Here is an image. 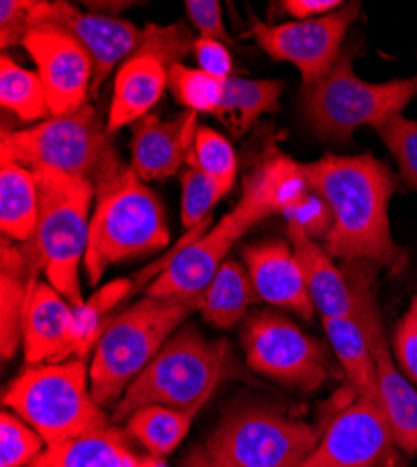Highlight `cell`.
<instances>
[{
    "instance_id": "obj_4",
    "label": "cell",
    "mask_w": 417,
    "mask_h": 467,
    "mask_svg": "<svg viewBox=\"0 0 417 467\" xmlns=\"http://www.w3.org/2000/svg\"><path fill=\"white\" fill-rule=\"evenodd\" d=\"M193 310H199V299L183 301L146 294L117 315L98 340L89 367L92 395L103 410L119 404L126 389Z\"/></svg>"
},
{
    "instance_id": "obj_9",
    "label": "cell",
    "mask_w": 417,
    "mask_h": 467,
    "mask_svg": "<svg viewBox=\"0 0 417 467\" xmlns=\"http://www.w3.org/2000/svg\"><path fill=\"white\" fill-rule=\"evenodd\" d=\"M40 191V223L34 244L44 262L49 285L71 306L85 303L79 267L85 264L96 187L83 180L53 171H34Z\"/></svg>"
},
{
    "instance_id": "obj_28",
    "label": "cell",
    "mask_w": 417,
    "mask_h": 467,
    "mask_svg": "<svg viewBox=\"0 0 417 467\" xmlns=\"http://www.w3.org/2000/svg\"><path fill=\"white\" fill-rule=\"evenodd\" d=\"M204 406L176 410L169 406H144L126 422L128 432L141 441L151 456H169L187 436L197 413Z\"/></svg>"
},
{
    "instance_id": "obj_19",
    "label": "cell",
    "mask_w": 417,
    "mask_h": 467,
    "mask_svg": "<svg viewBox=\"0 0 417 467\" xmlns=\"http://www.w3.org/2000/svg\"><path fill=\"white\" fill-rule=\"evenodd\" d=\"M197 112L185 110L172 120L148 114L131 126V169L142 182L174 176L187 167L199 130Z\"/></svg>"
},
{
    "instance_id": "obj_24",
    "label": "cell",
    "mask_w": 417,
    "mask_h": 467,
    "mask_svg": "<svg viewBox=\"0 0 417 467\" xmlns=\"http://www.w3.org/2000/svg\"><path fill=\"white\" fill-rule=\"evenodd\" d=\"M115 426L47 447L30 467H141Z\"/></svg>"
},
{
    "instance_id": "obj_7",
    "label": "cell",
    "mask_w": 417,
    "mask_h": 467,
    "mask_svg": "<svg viewBox=\"0 0 417 467\" xmlns=\"http://www.w3.org/2000/svg\"><path fill=\"white\" fill-rule=\"evenodd\" d=\"M229 342L208 340L195 327L169 338L160 354L126 389L110 422L128 420L144 406L189 410L206 406L229 367Z\"/></svg>"
},
{
    "instance_id": "obj_16",
    "label": "cell",
    "mask_w": 417,
    "mask_h": 467,
    "mask_svg": "<svg viewBox=\"0 0 417 467\" xmlns=\"http://www.w3.org/2000/svg\"><path fill=\"white\" fill-rule=\"evenodd\" d=\"M391 445L384 408L356 397L328 422L315 449L297 467H374Z\"/></svg>"
},
{
    "instance_id": "obj_40",
    "label": "cell",
    "mask_w": 417,
    "mask_h": 467,
    "mask_svg": "<svg viewBox=\"0 0 417 467\" xmlns=\"http://www.w3.org/2000/svg\"><path fill=\"white\" fill-rule=\"evenodd\" d=\"M193 55L197 58L199 69L221 77V79H229L233 73V57L229 47L217 40H210V37H197Z\"/></svg>"
},
{
    "instance_id": "obj_1",
    "label": "cell",
    "mask_w": 417,
    "mask_h": 467,
    "mask_svg": "<svg viewBox=\"0 0 417 467\" xmlns=\"http://www.w3.org/2000/svg\"><path fill=\"white\" fill-rule=\"evenodd\" d=\"M309 189L301 163L283 151H268L260 165L244 180L238 204L208 232L203 234V228L210 224V219L193 230H187L176 249L169 253L171 262L151 281L146 294L183 301L199 299L224 264L233 245L264 219L283 215Z\"/></svg>"
},
{
    "instance_id": "obj_27",
    "label": "cell",
    "mask_w": 417,
    "mask_h": 467,
    "mask_svg": "<svg viewBox=\"0 0 417 467\" xmlns=\"http://www.w3.org/2000/svg\"><path fill=\"white\" fill-rule=\"evenodd\" d=\"M253 301H256V294L247 269L240 262L226 258L199 297V313L208 324L229 329L247 315Z\"/></svg>"
},
{
    "instance_id": "obj_42",
    "label": "cell",
    "mask_w": 417,
    "mask_h": 467,
    "mask_svg": "<svg viewBox=\"0 0 417 467\" xmlns=\"http://www.w3.org/2000/svg\"><path fill=\"white\" fill-rule=\"evenodd\" d=\"M141 467H167L162 458L158 456H150V458H142V465Z\"/></svg>"
},
{
    "instance_id": "obj_34",
    "label": "cell",
    "mask_w": 417,
    "mask_h": 467,
    "mask_svg": "<svg viewBox=\"0 0 417 467\" xmlns=\"http://www.w3.org/2000/svg\"><path fill=\"white\" fill-rule=\"evenodd\" d=\"M182 180V224L185 230H193L210 219L217 201L224 197V191L195 167H185L180 172Z\"/></svg>"
},
{
    "instance_id": "obj_3",
    "label": "cell",
    "mask_w": 417,
    "mask_h": 467,
    "mask_svg": "<svg viewBox=\"0 0 417 467\" xmlns=\"http://www.w3.org/2000/svg\"><path fill=\"white\" fill-rule=\"evenodd\" d=\"M110 137L96 109L87 103L78 112L51 116L25 130L5 128L0 153L3 160L23 163L32 171L83 178L99 189L130 169Z\"/></svg>"
},
{
    "instance_id": "obj_15",
    "label": "cell",
    "mask_w": 417,
    "mask_h": 467,
    "mask_svg": "<svg viewBox=\"0 0 417 467\" xmlns=\"http://www.w3.org/2000/svg\"><path fill=\"white\" fill-rule=\"evenodd\" d=\"M47 94L51 116L78 112L89 103L94 64L85 46L53 23L36 25L23 40Z\"/></svg>"
},
{
    "instance_id": "obj_20",
    "label": "cell",
    "mask_w": 417,
    "mask_h": 467,
    "mask_svg": "<svg viewBox=\"0 0 417 467\" xmlns=\"http://www.w3.org/2000/svg\"><path fill=\"white\" fill-rule=\"evenodd\" d=\"M23 346L28 365L62 363L78 349L75 306L49 283L37 281L23 322Z\"/></svg>"
},
{
    "instance_id": "obj_29",
    "label": "cell",
    "mask_w": 417,
    "mask_h": 467,
    "mask_svg": "<svg viewBox=\"0 0 417 467\" xmlns=\"http://www.w3.org/2000/svg\"><path fill=\"white\" fill-rule=\"evenodd\" d=\"M0 103L14 112L23 124L44 122L51 116L42 79L36 71L21 67L12 57L0 58Z\"/></svg>"
},
{
    "instance_id": "obj_12",
    "label": "cell",
    "mask_w": 417,
    "mask_h": 467,
    "mask_svg": "<svg viewBox=\"0 0 417 467\" xmlns=\"http://www.w3.org/2000/svg\"><path fill=\"white\" fill-rule=\"evenodd\" d=\"M361 3H347L339 10L308 21L264 23L253 12L247 19V34L258 47L277 62L297 67L303 87L318 83L343 53L345 36L358 19Z\"/></svg>"
},
{
    "instance_id": "obj_22",
    "label": "cell",
    "mask_w": 417,
    "mask_h": 467,
    "mask_svg": "<svg viewBox=\"0 0 417 467\" xmlns=\"http://www.w3.org/2000/svg\"><path fill=\"white\" fill-rule=\"evenodd\" d=\"M288 242L306 274L308 288L315 308L322 318H352L356 315V299L350 281L345 277L328 251L317 240L287 226Z\"/></svg>"
},
{
    "instance_id": "obj_11",
    "label": "cell",
    "mask_w": 417,
    "mask_h": 467,
    "mask_svg": "<svg viewBox=\"0 0 417 467\" xmlns=\"http://www.w3.org/2000/svg\"><path fill=\"white\" fill-rule=\"evenodd\" d=\"M142 32V46L119 67L115 77L105 124L110 135L131 128L150 114L169 87L171 67L195 49L197 37L185 23L167 26L150 23Z\"/></svg>"
},
{
    "instance_id": "obj_31",
    "label": "cell",
    "mask_w": 417,
    "mask_h": 467,
    "mask_svg": "<svg viewBox=\"0 0 417 467\" xmlns=\"http://www.w3.org/2000/svg\"><path fill=\"white\" fill-rule=\"evenodd\" d=\"M169 88L174 99L187 110L197 114H215L224 96L226 79L178 62L169 71Z\"/></svg>"
},
{
    "instance_id": "obj_33",
    "label": "cell",
    "mask_w": 417,
    "mask_h": 467,
    "mask_svg": "<svg viewBox=\"0 0 417 467\" xmlns=\"http://www.w3.org/2000/svg\"><path fill=\"white\" fill-rule=\"evenodd\" d=\"M47 449L42 436L14 411L0 415V467H30Z\"/></svg>"
},
{
    "instance_id": "obj_26",
    "label": "cell",
    "mask_w": 417,
    "mask_h": 467,
    "mask_svg": "<svg viewBox=\"0 0 417 467\" xmlns=\"http://www.w3.org/2000/svg\"><path fill=\"white\" fill-rule=\"evenodd\" d=\"M285 83L279 79H242L229 77L215 119L235 137L247 133L260 116L276 112Z\"/></svg>"
},
{
    "instance_id": "obj_10",
    "label": "cell",
    "mask_w": 417,
    "mask_h": 467,
    "mask_svg": "<svg viewBox=\"0 0 417 467\" xmlns=\"http://www.w3.org/2000/svg\"><path fill=\"white\" fill-rule=\"evenodd\" d=\"M318 428L268 406L226 415L185 460L187 467H297L318 443Z\"/></svg>"
},
{
    "instance_id": "obj_5",
    "label": "cell",
    "mask_w": 417,
    "mask_h": 467,
    "mask_svg": "<svg viewBox=\"0 0 417 467\" xmlns=\"http://www.w3.org/2000/svg\"><path fill=\"white\" fill-rule=\"evenodd\" d=\"M169 240L162 201L130 167L96 189L85 256L90 285H98L110 265L165 249Z\"/></svg>"
},
{
    "instance_id": "obj_23",
    "label": "cell",
    "mask_w": 417,
    "mask_h": 467,
    "mask_svg": "<svg viewBox=\"0 0 417 467\" xmlns=\"http://www.w3.org/2000/svg\"><path fill=\"white\" fill-rule=\"evenodd\" d=\"M40 223V191L36 174L23 163L0 158V228L3 236L26 244Z\"/></svg>"
},
{
    "instance_id": "obj_32",
    "label": "cell",
    "mask_w": 417,
    "mask_h": 467,
    "mask_svg": "<svg viewBox=\"0 0 417 467\" xmlns=\"http://www.w3.org/2000/svg\"><path fill=\"white\" fill-rule=\"evenodd\" d=\"M187 165L203 171L217 185L229 192L238 174V160L233 144L212 128L199 126L192 151L187 155Z\"/></svg>"
},
{
    "instance_id": "obj_13",
    "label": "cell",
    "mask_w": 417,
    "mask_h": 467,
    "mask_svg": "<svg viewBox=\"0 0 417 467\" xmlns=\"http://www.w3.org/2000/svg\"><path fill=\"white\" fill-rule=\"evenodd\" d=\"M247 365L303 393H315L329 379L322 346L292 320L274 313L255 315L244 331Z\"/></svg>"
},
{
    "instance_id": "obj_37",
    "label": "cell",
    "mask_w": 417,
    "mask_h": 467,
    "mask_svg": "<svg viewBox=\"0 0 417 467\" xmlns=\"http://www.w3.org/2000/svg\"><path fill=\"white\" fill-rule=\"evenodd\" d=\"M40 0H3L0 3V47L23 46L25 36L36 26Z\"/></svg>"
},
{
    "instance_id": "obj_18",
    "label": "cell",
    "mask_w": 417,
    "mask_h": 467,
    "mask_svg": "<svg viewBox=\"0 0 417 467\" xmlns=\"http://www.w3.org/2000/svg\"><path fill=\"white\" fill-rule=\"evenodd\" d=\"M242 258L258 301L292 310L303 320L313 318L315 303L290 242L266 240L245 245Z\"/></svg>"
},
{
    "instance_id": "obj_41",
    "label": "cell",
    "mask_w": 417,
    "mask_h": 467,
    "mask_svg": "<svg viewBox=\"0 0 417 467\" xmlns=\"http://www.w3.org/2000/svg\"><path fill=\"white\" fill-rule=\"evenodd\" d=\"M343 5L345 3H340V0H283V3H276L274 6L281 14L288 16L290 21H308L328 16Z\"/></svg>"
},
{
    "instance_id": "obj_8",
    "label": "cell",
    "mask_w": 417,
    "mask_h": 467,
    "mask_svg": "<svg viewBox=\"0 0 417 467\" xmlns=\"http://www.w3.org/2000/svg\"><path fill=\"white\" fill-rule=\"evenodd\" d=\"M358 49H343L333 67L311 87H303L301 110L309 128L324 140L349 142L360 128L382 124L417 96V75L369 83L354 71Z\"/></svg>"
},
{
    "instance_id": "obj_14",
    "label": "cell",
    "mask_w": 417,
    "mask_h": 467,
    "mask_svg": "<svg viewBox=\"0 0 417 467\" xmlns=\"http://www.w3.org/2000/svg\"><path fill=\"white\" fill-rule=\"evenodd\" d=\"M369 262H361L350 286L356 299V320L365 331L374 361L378 393L390 424L393 443L406 454H417V389L399 368L393 349L384 333L381 310H378L372 281L367 274Z\"/></svg>"
},
{
    "instance_id": "obj_25",
    "label": "cell",
    "mask_w": 417,
    "mask_h": 467,
    "mask_svg": "<svg viewBox=\"0 0 417 467\" xmlns=\"http://www.w3.org/2000/svg\"><path fill=\"white\" fill-rule=\"evenodd\" d=\"M322 326L354 397L369 399L382 406L369 342L356 317L322 318Z\"/></svg>"
},
{
    "instance_id": "obj_35",
    "label": "cell",
    "mask_w": 417,
    "mask_h": 467,
    "mask_svg": "<svg viewBox=\"0 0 417 467\" xmlns=\"http://www.w3.org/2000/svg\"><path fill=\"white\" fill-rule=\"evenodd\" d=\"M374 130L397 160L404 183L417 192V120L393 114Z\"/></svg>"
},
{
    "instance_id": "obj_17",
    "label": "cell",
    "mask_w": 417,
    "mask_h": 467,
    "mask_svg": "<svg viewBox=\"0 0 417 467\" xmlns=\"http://www.w3.org/2000/svg\"><path fill=\"white\" fill-rule=\"evenodd\" d=\"M53 23L71 32L89 51L94 64L90 98H98L101 85L117 66H122L142 46L144 32L126 19L85 14L69 3L40 0L36 25Z\"/></svg>"
},
{
    "instance_id": "obj_30",
    "label": "cell",
    "mask_w": 417,
    "mask_h": 467,
    "mask_svg": "<svg viewBox=\"0 0 417 467\" xmlns=\"http://www.w3.org/2000/svg\"><path fill=\"white\" fill-rule=\"evenodd\" d=\"M133 290L130 279H117L105 285L101 290L92 294L81 306H75V327H78V349L75 356L85 359L94 348L109 324L117 317H112L115 310Z\"/></svg>"
},
{
    "instance_id": "obj_39",
    "label": "cell",
    "mask_w": 417,
    "mask_h": 467,
    "mask_svg": "<svg viewBox=\"0 0 417 467\" xmlns=\"http://www.w3.org/2000/svg\"><path fill=\"white\" fill-rule=\"evenodd\" d=\"M393 356L408 378L410 383L417 387V306L412 305L395 331Z\"/></svg>"
},
{
    "instance_id": "obj_43",
    "label": "cell",
    "mask_w": 417,
    "mask_h": 467,
    "mask_svg": "<svg viewBox=\"0 0 417 467\" xmlns=\"http://www.w3.org/2000/svg\"><path fill=\"white\" fill-rule=\"evenodd\" d=\"M412 305H415V306H417V294H415V297H413V301H412Z\"/></svg>"
},
{
    "instance_id": "obj_2",
    "label": "cell",
    "mask_w": 417,
    "mask_h": 467,
    "mask_svg": "<svg viewBox=\"0 0 417 467\" xmlns=\"http://www.w3.org/2000/svg\"><path fill=\"white\" fill-rule=\"evenodd\" d=\"M301 169L331 210L333 226L326 238L331 258L378 264L391 274L404 269L406 253L393 242L390 224V202L399 183L386 163L370 153H326Z\"/></svg>"
},
{
    "instance_id": "obj_21",
    "label": "cell",
    "mask_w": 417,
    "mask_h": 467,
    "mask_svg": "<svg viewBox=\"0 0 417 467\" xmlns=\"http://www.w3.org/2000/svg\"><path fill=\"white\" fill-rule=\"evenodd\" d=\"M40 271H44V262L34 240L17 245L12 240L3 238V247H0V348H3L5 359L16 356L19 342L23 340L25 310Z\"/></svg>"
},
{
    "instance_id": "obj_6",
    "label": "cell",
    "mask_w": 417,
    "mask_h": 467,
    "mask_svg": "<svg viewBox=\"0 0 417 467\" xmlns=\"http://www.w3.org/2000/svg\"><path fill=\"white\" fill-rule=\"evenodd\" d=\"M3 404L26 420L47 447L110 426L90 389L85 359L28 365L6 389Z\"/></svg>"
},
{
    "instance_id": "obj_38",
    "label": "cell",
    "mask_w": 417,
    "mask_h": 467,
    "mask_svg": "<svg viewBox=\"0 0 417 467\" xmlns=\"http://www.w3.org/2000/svg\"><path fill=\"white\" fill-rule=\"evenodd\" d=\"M185 12L201 37H210L224 46H236V40L224 26L221 3L217 0H187Z\"/></svg>"
},
{
    "instance_id": "obj_36",
    "label": "cell",
    "mask_w": 417,
    "mask_h": 467,
    "mask_svg": "<svg viewBox=\"0 0 417 467\" xmlns=\"http://www.w3.org/2000/svg\"><path fill=\"white\" fill-rule=\"evenodd\" d=\"M287 226L296 228L313 240H326L333 226V215L328 202L313 189L297 199L285 213Z\"/></svg>"
}]
</instances>
